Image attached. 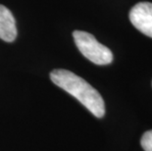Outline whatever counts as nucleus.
Masks as SVG:
<instances>
[{"label": "nucleus", "instance_id": "nucleus-1", "mask_svg": "<svg viewBox=\"0 0 152 151\" xmlns=\"http://www.w3.org/2000/svg\"><path fill=\"white\" fill-rule=\"evenodd\" d=\"M53 83L77 98L89 112L97 118L105 114V104L102 96L86 81L71 71L57 69L50 73Z\"/></svg>", "mask_w": 152, "mask_h": 151}, {"label": "nucleus", "instance_id": "nucleus-2", "mask_svg": "<svg viewBox=\"0 0 152 151\" xmlns=\"http://www.w3.org/2000/svg\"><path fill=\"white\" fill-rule=\"evenodd\" d=\"M73 37L80 52L90 62L96 65H108L112 63L113 53L111 50L99 43L92 34L83 31H75Z\"/></svg>", "mask_w": 152, "mask_h": 151}, {"label": "nucleus", "instance_id": "nucleus-3", "mask_svg": "<svg viewBox=\"0 0 152 151\" xmlns=\"http://www.w3.org/2000/svg\"><path fill=\"white\" fill-rule=\"evenodd\" d=\"M130 21L137 30L152 38V3L135 4L130 11Z\"/></svg>", "mask_w": 152, "mask_h": 151}, {"label": "nucleus", "instance_id": "nucleus-4", "mask_svg": "<svg viewBox=\"0 0 152 151\" xmlns=\"http://www.w3.org/2000/svg\"><path fill=\"white\" fill-rule=\"evenodd\" d=\"M17 37L16 21L12 12L4 5L0 4V38L12 42Z\"/></svg>", "mask_w": 152, "mask_h": 151}, {"label": "nucleus", "instance_id": "nucleus-5", "mask_svg": "<svg viewBox=\"0 0 152 151\" xmlns=\"http://www.w3.org/2000/svg\"><path fill=\"white\" fill-rule=\"evenodd\" d=\"M140 144L145 151H152V130L143 133L140 140Z\"/></svg>", "mask_w": 152, "mask_h": 151}]
</instances>
